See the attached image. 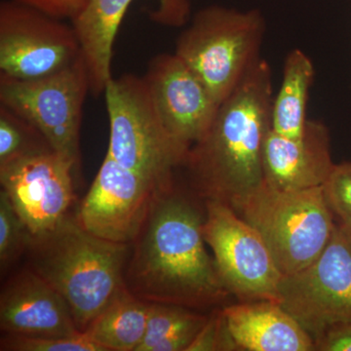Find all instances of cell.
<instances>
[{"mask_svg": "<svg viewBox=\"0 0 351 351\" xmlns=\"http://www.w3.org/2000/svg\"><path fill=\"white\" fill-rule=\"evenodd\" d=\"M202 211L177 186L152 198L130 244L124 284L138 299L210 313L232 295L205 247Z\"/></svg>", "mask_w": 351, "mask_h": 351, "instance_id": "cell-1", "label": "cell"}, {"mask_svg": "<svg viewBox=\"0 0 351 351\" xmlns=\"http://www.w3.org/2000/svg\"><path fill=\"white\" fill-rule=\"evenodd\" d=\"M272 71L260 58L219 105L184 167L193 193L233 210L263 184V149L271 129Z\"/></svg>", "mask_w": 351, "mask_h": 351, "instance_id": "cell-2", "label": "cell"}, {"mask_svg": "<svg viewBox=\"0 0 351 351\" xmlns=\"http://www.w3.org/2000/svg\"><path fill=\"white\" fill-rule=\"evenodd\" d=\"M130 244L113 243L88 232L68 215L52 230L29 234L27 267L50 284L66 302L78 330L95 318L125 287Z\"/></svg>", "mask_w": 351, "mask_h": 351, "instance_id": "cell-3", "label": "cell"}, {"mask_svg": "<svg viewBox=\"0 0 351 351\" xmlns=\"http://www.w3.org/2000/svg\"><path fill=\"white\" fill-rule=\"evenodd\" d=\"M110 120L107 154L145 180L156 193L173 188L189 149L171 136L159 119L144 77L124 75L105 90Z\"/></svg>", "mask_w": 351, "mask_h": 351, "instance_id": "cell-4", "label": "cell"}, {"mask_svg": "<svg viewBox=\"0 0 351 351\" xmlns=\"http://www.w3.org/2000/svg\"><path fill=\"white\" fill-rule=\"evenodd\" d=\"M265 32V18L258 9L208 6L193 15L174 53L219 106L260 59Z\"/></svg>", "mask_w": 351, "mask_h": 351, "instance_id": "cell-5", "label": "cell"}, {"mask_svg": "<svg viewBox=\"0 0 351 351\" xmlns=\"http://www.w3.org/2000/svg\"><path fill=\"white\" fill-rule=\"evenodd\" d=\"M235 212L260 233L282 276L311 265L337 223L322 186L286 191L263 181Z\"/></svg>", "mask_w": 351, "mask_h": 351, "instance_id": "cell-6", "label": "cell"}, {"mask_svg": "<svg viewBox=\"0 0 351 351\" xmlns=\"http://www.w3.org/2000/svg\"><path fill=\"white\" fill-rule=\"evenodd\" d=\"M89 78L82 58L69 68L38 80L0 75V106L19 115L60 156L80 163V127Z\"/></svg>", "mask_w": 351, "mask_h": 351, "instance_id": "cell-7", "label": "cell"}, {"mask_svg": "<svg viewBox=\"0 0 351 351\" xmlns=\"http://www.w3.org/2000/svg\"><path fill=\"white\" fill-rule=\"evenodd\" d=\"M279 304L314 339L351 321V235L337 219L322 253L300 271L283 276Z\"/></svg>", "mask_w": 351, "mask_h": 351, "instance_id": "cell-8", "label": "cell"}, {"mask_svg": "<svg viewBox=\"0 0 351 351\" xmlns=\"http://www.w3.org/2000/svg\"><path fill=\"white\" fill-rule=\"evenodd\" d=\"M204 202L203 235L228 292L239 302H278L283 276L260 233L232 207Z\"/></svg>", "mask_w": 351, "mask_h": 351, "instance_id": "cell-9", "label": "cell"}, {"mask_svg": "<svg viewBox=\"0 0 351 351\" xmlns=\"http://www.w3.org/2000/svg\"><path fill=\"white\" fill-rule=\"evenodd\" d=\"M80 57L71 23L15 0L0 2V75L38 80L69 68Z\"/></svg>", "mask_w": 351, "mask_h": 351, "instance_id": "cell-10", "label": "cell"}, {"mask_svg": "<svg viewBox=\"0 0 351 351\" xmlns=\"http://www.w3.org/2000/svg\"><path fill=\"white\" fill-rule=\"evenodd\" d=\"M75 170L51 147L0 164L1 189L31 234L48 232L68 216L75 199Z\"/></svg>", "mask_w": 351, "mask_h": 351, "instance_id": "cell-11", "label": "cell"}, {"mask_svg": "<svg viewBox=\"0 0 351 351\" xmlns=\"http://www.w3.org/2000/svg\"><path fill=\"white\" fill-rule=\"evenodd\" d=\"M156 191L141 176L106 154L78 210L80 225L99 239L131 244Z\"/></svg>", "mask_w": 351, "mask_h": 351, "instance_id": "cell-12", "label": "cell"}, {"mask_svg": "<svg viewBox=\"0 0 351 351\" xmlns=\"http://www.w3.org/2000/svg\"><path fill=\"white\" fill-rule=\"evenodd\" d=\"M144 80L163 125L191 149L211 126L219 106L175 53L152 58Z\"/></svg>", "mask_w": 351, "mask_h": 351, "instance_id": "cell-13", "label": "cell"}, {"mask_svg": "<svg viewBox=\"0 0 351 351\" xmlns=\"http://www.w3.org/2000/svg\"><path fill=\"white\" fill-rule=\"evenodd\" d=\"M134 0H87L69 23L75 29L80 54L93 96L105 93L112 80V64L115 38L124 16ZM191 14L189 0H158L152 19L164 25L181 27Z\"/></svg>", "mask_w": 351, "mask_h": 351, "instance_id": "cell-14", "label": "cell"}, {"mask_svg": "<svg viewBox=\"0 0 351 351\" xmlns=\"http://www.w3.org/2000/svg\"><path fill=\"white\" fill-rule=\"evenodd\" d=\"M0 329L4 334L27 337L71 338L83 334L64 298L29 267L1 289Z\"/></svg>", "mask_w": 351, "mask_h": 351, "instance_id": "cell-15", "label": "cell"}, {"mask_svg": "<svg viewBox=\"0 0 351 351\" xmlns=\"http://www.w3.org/2000/svg\"><path fill=\"white\" fill-rule=\"evenodd\" d=\"M331 138L323 122L308 120L304 136L283 137L270 129L263 149V181L286 191L323 186L334 168Z\"/></svg>", "mask_w": 351, "mask_h": 351, "instance_id": "cell-16", "label": "cell"}, {"mask_svg": "<svg viewBox=\"0 0 351 351\" xmlns=\"http://www.w3.org/2000/svg\"><path fill=\"white\" fill-rule=\"evenodd\" d=\"M221 311L239 350H315L313 337L279 302H239Z\"/></svg>", "mask_w": 351, "mask_h": 351, "instance_id": "cell-17", "label": "cell"}, {"mask_svg": "<svg viewBox=\"0 0 351 351\" xmlns=\"http://www.w3.org/2000/svg\"><path fill=\"white\" fill-rule=\"evenodd\" d=\"M315 75L311 58L302 50L291 51L285 59L282 82L274 97L271 130L290 138H299L306 130L309 92Z\"/></svg>", "mask_w": 351, "mask_h": 351, "instance_id": "cell-18", "label": "cell"}, {"mask_svg": "<svg viewBox=\"0 0 351 351\" xmlns=\"http://www.w3.org/2000/svg\"><path fill=\"white\" fill-rule=\"evenodd\" d=\"M151 302L120 290L85 332L104 351H136L147 332Z\"/></svg>", "mask_w": 351, "mask_h": 351, "instance_id": "cell-19", "label": "cell"}, {"mask_svg": "<svg viewBox=\"0 0 351 351\" xmlns=\"http://www.w3.org/2000/svg\"><path fill=\"white\" fill-rule=\"evenodd\" d=\"M210 313L151 302L147 332L136 351H186Z\"/></svg>", "mask_w": 351, "mask_h": 351, "instance_id": "cell-20", "label": "cell"}, {"mask_svg": "<svg viewBox=\"0 0 351 351\" xmlns=\"http://www.w3.org/2000/svg\"><path fill=\"white\" fill-rule=\"evenodd\" d=\"M50 147L38 129L0 106V164L38 149Z\"/></svg>", "mask_w": 351, "mask_h": 351, "instance_id": "cell-21", "label": "cell"}, {"mask_svg": "<svg viewBox=\"0 0 351 351\" xmlns=\"http://www.w3.org/2000/svg\"><path fill=\"white\" fill-rule=\"evenodd\" d=\"M31 232L5 191H0V269L4 270L25 254Z\"/></svg>", "mask_w": 351, "mask_h": 351, "instance_id": "cell-22", "label": "cell"}, {"mask_svg": "<svg viewBox=\"0 0 351 351\" xmlns=\"http://www.w3.org/2000/svg\"><path fill=\"white\" fill-rule=\"evenodd\" d=\"M1 351H104L88 338L85 332L71 338L27 337L4 334L0 341Z\"/></svg>", "mask_w": 351, "mask_h": 351, "instance_id": "cell-23", "label": "cell"}, {"mask_svg": "<svg viewBox=\"0 0 351 351\" xmlns=\"http://www.w3.org/2000/svg\"><path fill=\"white\" fill-rule=\"evenodd\" d=\"M322 188L336 219L351 218V161L335 163Z\"/></svg>", "mask_w": 351, "mask_h": 351, "instance_id": "cell-24", "label": "cell"}, {"mask_svg": "<svg viewBox=\"0 0 351 351\" xmlns=\"http://www.w3.org/2000/svg\"><path fill=\"white\" fill-rule=\"evenodd\" d=\"M239 350L228 331L221 307L210 311L209 318L186 351Z\"/></svg>", "mask_w": 351, "mask_h": 351, "instance_id": "cell-25", "label": "cell"}, {"mask_svg": "<svg viewBox=\"0 0 351 351\" xmlns=\"http://www.w3.org/2000/svg\"><path fill=\"white\" fill-rule=\"evenodd\" d=\"M38 9L60 20L71 21L80 12L87 0H15Z\"/></svg>", "mask_w": 351, "mask_h": 351, "instance_id": "cell-26", "label": "cell"}, {"mask_svg": "<svg viewBox=\"0 0 351 351\" xmlns=\"http://www.w3.org/2000/svg\"><path fill=\"white\" fill-rule=\"evenodd\" d=\"M315 350L351 351V321L339 323L328 329L316 339Z\"/></svg>", "mask_w": 351, "mask_h": 351, "instance_id": "cell-27", "label": "cell"}, {"mask_svg": "<svg viewBox=\"0 0 351 351\" xmlns=\"http://www.w3.org/2000/svg\"><path fill=\"white\" fill-rule=\"evenodd\" d=\"M341 221V223H343V225H345L346 230H348V232H350L351 235V218L343 219V221Z\"/></svg>", "mask_w": 351, "mask_h": 351, "instance_id": "cell-28", "label": "cell"}]
</instances>
